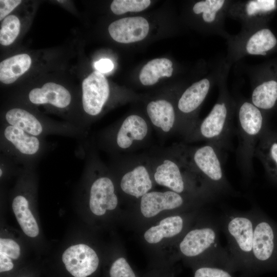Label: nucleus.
<instances>
[{
	"mask_svg": "<svg viewBox=\"0 0 277 277\" xmlns=\"http://www.w3.org/2000/svg\"><path fill=\"white\" fill-rule=\"evenodd\" d=\"M62 261L67 270L74 277H87L97 270L99 265L96 252L84 244L68 247L63 253Z\"/></svg>",
	"mask_w": 277,
	"mask_h": 277,
	"instance_id": "14",
	"label": "nucleus"
},
{
	"mask_svg": "<svg viewBox=\"0 0 277 277\" xmlns=\"http://www.w3.org/2000/svg\"><path fill=\"white\" fill-rule=\"evenodd\" d=\"M182 145L191 170L208 193L215 200L222 195L236 194L224 173L222 149L210 143L199 147Z\"/></svg>",
	"mask_w": 277,
	"mask_h": 277,
	"instance_id": "5",
	"label": "nucleus"
},
{
	"mask_svg": "<svg viewBox=\"0 0 277 277\" xmlns=\"http://www.w3.org/2000/svg\"><path fill=\"white\" fill-rule=\"evenodd\" d=\"M20 27V21L16 16L10 15L6 17L1 27V44L8 46L13 43L19 34Z\"/></svg>",
	"mask_w": 277,
	"mask_h": 277,
	"instance_id": "26",
	"label": "nucleus"
},
{
	"mask_svg": "<svg viewBox=\"0 0 277 277\" xmlns=\"http://www.w3.org/2000/svg\"><path fill=\"white\" fill-rule=\"evenodd\" d=\"M149 29L147 21L141 16L121 18L112 22L108 27L109 33L114 41L125 44L143 39Z\"/></svg>",
	"mask_w": 277,
	"mask_h": 277,
	"instance_id": "17",
	"label": "nucleus"
},
{
	"mask_svg": "<svg viewBox=\"0 0 277 277\" xmlns=\"http://www.w3.org/2000/svg\"><path fill=\"white\" fill-rule=\"evenodd\" d=\"M110 277H136L127 260L123 257L116 259L109 269Z\"/></svg>",
	"mask_w": 277,
	"mask_h": 277,
	"instance_id": "30",
	"label": "nucleus"
},
{
	"mask_svg": "<svg viewBox=\"0 0 277 277\" xmlns=\"http://www.w3.org/2000/svg\"><path fill=\"white\" fill-rule=\"evenodd\" d=\"M110 96L109 83L103 73L93 72L83 80L82 106L85 115L81 123L83 129L88 131L91 124L102 113Z\"/></svg>",
	"mask_w": 277,
	"mask_h": 277,
	"instance_id": "12",
	"label": "nucleus"
},
{
	"mask_svg": "<svg viewBox=\"0 0 277 277\" xmlns=\"http://www.w3.org/2000/svg\"><path fill=\"white\" fill-rule=\"evenodd\" d=\"M231 128L227 104L225 102L217 103L184 140L188 143L204 141L222 149L228 144Z\"/></svg>",
	"mask_w": 277,
	"mask_h": 277,
	"instance_id": "11",
	"label": "nucleus"
},
{
	"mask_svg": "<svg viewBox=\"0 0 277 277\" xmlns=\"http://www.w3.org/2000/svg\"><path fill=\"white\" fill-rule=\"evenodd\" d=\"M224 0H206L196 3L193 7V11L198 14L203 13V18L205 22L214 21L216 12L223 7Z\"/></svg>",
	"mask_w": 277,
	"mask_h": 277,
	"instance_id": "27",
	"label": "nucleus"
},
{
	"mask_svg": "<svg viewBox=\"0 0 277 277\" xmlns=\"http://www.w3.org/2000/svg\"><path fill=\"white\" fill-rule=\"evenodd\" d=\"M28 98L33 105H49L58 109H67L72 103L70 91L63 86L53 82H48L41 87L31 89Z\"/></svg>",
	"mask_w": 277,
	"mask_h": 277,
	"instance_id": "18",
	"label": "nucleus"
},
{
	"mask_svg": "<svg viewBox=\"0 0 277 277\" xmlns=\"http://www.w3.org/2000/svg\"><path fill=\"white\" fill-rule=\"evenodd\" d=\"M172 62L166 58L153 59L148 62L142 68L139 78L145 86H151L156 83L162 77H170L173 72Z\"/></svg>",
	"mask_w": 277,
	"mask_h": 277,
	"instance_id": "22",
	"label": "nucleus"
},
{
	"mask_svg": "<svg viewBox=\"0 0 277 277\" xmlns=\"http://www.w3.org/2000/svg\"><path fill=\"white\" fill-rule=\"evenodd\" d=\"M209 88V81L204 78L189 87L177 101V109L181 114L178 118L177 133L184 140L197 126L193 115L204 101Z\"/></svg>",
	"mask_w": 277,
	"mask_h": 277,
	"instance_id": "13",
	"label": "nucleus"
},
{
	"mask_svg": "<svg viewBox=\"0 0 277 277\" xmlns=\"http://www.w3.org/2000/svg\"><path fill=\"white\" fill-rule=\"evenodd\" d=\"M263 128V118L260 109L251 103H243L238 112L236 155L239 166L246 180L253 174L252 160Z\"/></svg>",
	"mask_w": 277,
	"mask_h": 277,
	"instance_id": "9",
	"label": "nucleus"
},
{
	"mask_svg": "<svg viewBox=\"0 0 277 277\" xmlns=\"http://www.w3.org/2000/svg\"><path fill=\"white\" fill-rule=\"evenodd\" d=\"M220 230L219 217L207 215L201 224L184 235L179 245L180 252L184 258L195 261L194 267L217 265L232 272L227 248L220 244Z\"/></svg>",
	"mask_w": 277,
	"mask_h": 277,
	"instance_id": "2",
	"label": "nucleus"
},
{
	"mask_svg": "<svg viewBox=\"0 0 277 277\" xmlns=\"http://www.w3.org/2000/svg\"><path fill=\"white\" fill-rule=\"evenodd\" d=\"M250 277L277 271V222L256 206Z\"/></svg>",
	"mask_w": 277,
	"mask_h": 277,
	"instance_id": "7",
	"label": "nucleus"
},
{
	"mask_svg": "<svg viewBox=\"0 0 277 277\" xmlns=\"http://www.w3.org/2000/svg\"><path fill=\"white\" fill-rule=\"evenodd\" d=\"M94 66L95 68L102 73L110 72L114 68L113 62L107 58L100 60L95 63Z\"/></svg>",
	"mask_w": 277,
	"mask_h": 277,
	"instance_id": "35",
	"label": "nucleus"
},
{
	"mask_svg": "<svg viewBox=\"0 0 277 277\" xmlns=\"http://www.w3.org/2000/svg\"><path fill=\"white\" fill-rule=\"evenodd\" d=\"M153 130L149 120L137 114H130L100 131L96 137V147L111 156L131 154L150 142Z\"/></svg>",
	"mask_w": 277,
	"mask_h": 277,
	"instance_id": "4",
	"label": "nucleus"
},
{
	"mask_svg": "<svg viewBox=\"0 0 277 277\" xmlns=\"http://www.w3.org/2000/svg\"><path fill=\"white\" fill-rule=\"evenodd\" d=\"M22 2L20 0H1L0 1V20L7 17L13 9Z\"/></svg>",
	"mask_w": 277,
	"mask_h": 277,
	"instance_id": "34",
	"label": "nucleus"
},
{
	"mask_svg": "<svg viewBox=\"0 0 277 277\" xmlns=\"http://www.w3.org/2000/svg\"><path fill=\"white\" fill-rule=\"evenodd\" d=\"M149 121L160 137L166 138L178 132V117L173 104L165 99L150 101L146 106Z\"/></svg>",
	"mask_w": 277,
	"mask_h": 277,
	"instance_id": "15",
	"label": "nucleus"
},
{
	"mask_svg": "<svg viewBox=\"0 0 277 277\" xmlns=\"http://www.w3.org/2000/svg\"><path fill=\"white\" fill-rule=\"evenodd\" d=\"M31 59L27 54H19L4 60L0 63V81L5 84L14 83L31 66Z\"/></svg>",
	"mask_w": 277,
	"mask_h": 277,
	"instance_id": "21",
	"label": "nucleus"
},
{
	"mask_svg": "<svg viewBox=\"0 0 277 277\" xmlns=\"http://www.w3.org/2000/svg\"><path fill=\"white\" fill-rule=\"evenodd\" d=\"M108 165L113 176L119 177L120 188L124 194L138 199L152 188L153 179L147 154L112 156Z\"/></svg>",
	"mask_w": 277,
	"mask_h": 277,
	"instance_id": "6",
	"label": "nucleus"
},
{
	"mask_svg": "<svg viewBox=\"0 0 277 277\" xmlns=\"http://www.w3.org/2000/svg\"><path fill=\"white\" fill-rule=\"evenodd\" d=\"M27 194L18 193L14 196L12 208L23 232L28 236L35 238L39 233L38 224L29 209Z\"/></svg>",
	"mask_w": 277,
	"mask_h": 277,
	"instance_id": "20",
	"label": "nucleus"
},
{
	"mask_svg": "<svg viewBox=\"0 0 277 277\" xmlns=\"http://www.w3.org/2000/svg\"><path fill=\"white\" fill-rule=\"evenodd\" d=\"M1 123L16 127L31 135L43 138L49 135H58L82 141L85 140L88 134L87 131L68 122L48 120L18 107L7 110Z\"/></svg>",
	"mask_w": 277,
	"mask_h": 277,
	"instance_id": "10",
	"label": "nucleus"
},
{
	"mask_svg": "<svg viewBox=\"0 0 277 277\" xmlns=\"http://www.w3.org/2000/svg\"><path fill=\"white\" fill-rule=\"evenodd\" d=\"M49 148L45 138L31 135L15 126L1 123L0 150L21 167L36 168Z\"/></svg>",
	"mask_w": 277,
	"mask_h": 277,
	"instance_id": "8",
	"label": "nucleus"
},
{
	"mask_svg": "<svg viewBox=\"0 0 277 277\" xmlns=\"http://www.w3.org/2000/svg\"><path fill=\"white\" fill-rule=\"evenodd\" d=\"M147 154L153 181L159 185L208 202L215 200L197 185L199 182L188 163L182 144L154 149Z\"/></svg>",
	"mask_w": 277,
	"mask_h": 277,
	"instance_id": "1",
	"label": "nucleus"
},
{
	"mask_svg": "<svg viewBox=\"0 0 277 277\" xmlns=\"http://www.w3.org/2000/svg\"><path fill=\"white\" fill-rule=\"evenodd\" d=\"M184 216L175 215L163 219L160 223L151 227L144 237L150 244L159 243L164 238H171L180 235L184 230L187 221Z\"/></svg>",
	"mask_w": 277,
	"mask_h": 277,
	"instance_id": "19",
	"label": "nucleus"
},
{
	"mask_svg": "<svg viewBox=\"0 0 277 277\" xmlns=\"http://www.w3.org/2000/svg\"><path fill=\"white\" fill-rule=\"evenodd\" d=\"M21 167L18 165L9 156L1 153L0 155V177L3 179L4 176L15 172H18Z\"/></svg>",
	"mask_w": 277,
	"mask_h": 277,
	"instance_id": "33",
	"label": "nucleus"
},
{
	"mask_svg": "<svg viewBox=\"0 0 277 277\" xmlns=\"http://www.w3.org/2000/svg\"><path fill=\"white\" fill-rule=\"evenodd\" d=\"M149 0H114L110 6L115 14H122L127 12H140L146 9L150 4Z\"/></svg>",
	"mask_w": 277,
	"mask_h": 277,
	"instance_id": "28",
	"label": "nucleus"
},
{
	"mask_svg": "<svg viewBox=\"0 0 277 277\" xmlns=\"http://www.w3.org/2000/svg\"><path fill=\"white\" fill-rule=\"evenodd\" d=\"M189 197H195L171 190L164 192L150 191L141 198V212L144 216L152 217L164 210L178 209L186 206L189 202Z\"/></svg>",
	"mask_w": 277,
	"mask_h": 277,
	"instance_id": "16",
	"label": "nucleus"
},
{
	"mask_svg": "<svg viewBox=\"0 0 277 277\" xmlns=\"http://www.w3.org/2000/svg\"><path fill=\"white\" fill-rule=\"evenodd\" d=\"M277 41L272 32L263 29L253 34L247 41L246 49L250 54L266 55V52L273 48Z\"/></svg>",
	"mask_w": 277,
	"mask_h": 277,
	"instance_id": "24",
	"label": "nucleus"
},
{
	"mask_svg": "<svg viewBox=\"0 0 277 277\" xmlns=\"http://www.w3.org/2000/svg\"><path fill=\"white\" fill-rule=\"evenodd\" d=\"M219 219L227 239L232 272L239 271V277H250L255 221L253 208L247 212L227 210Z\"/></svg>",
	"mask_w": 277,
	"mask_h": 277,
	"instance_id": "3",
	"label": "nucleus"
},
{
	"mask_svg": "<svg viewBox=\"0 0 277 277\" xmlns=\"http://www.w3.org/2000/svg\"><path fill=\"white\" fill-rule=\"evenodd\" d=\"M21 253L19 245L11 239H0V272L11 270L14 267L12 260L17 259Z\"/></svg>",
	"mask_w": 277,
	"mask_h": 277,
	"instance_id": "25",
	"label": "nucleus"
},
{
	"mask_svg": "<svg viewBox=\"0 0 277 277\" xmlns=\"http://www.w3.org/2000/svg\"><path fill=\"white\" fill-rule=\"evenodd\" d=\"M277 100V82H265L258 86L252 94V104L259 109H269Z\"/></svg>",
	"mask_w": 277,
	"mask_h": 277,
	"instance_id": "23",
	"label": "nucleus"
},
{
	"mask_svg": "<svg viewBox=\"0 0 277 277\" xmlns=\"http://www.w3.org/2000/svg\"><path fill=\"white\" fill-rule=\"evenodd\" d=\"M193 277H235L233 272L217 265H202L194 268Z\"/></svg>",
	"mask_w": 277,
	"mask_h": 277,
	"instance_id": "29",
	"label": "nucleus"
},
{
	"mask_svg": "<svg viewBox=\"0 0 277 277\" xmlns=\"http://www.w3.org/2000/svg\"><path fill=\"white\" fill-rule=\"evenodd\" d=\"M254 155L265 160H269L277 169V142H273L268 147L261 141L258 142ZM277 177V173L275 175Z\"/></svg>",
	"mask_w": 277,
	"mask_h": 277,
	"instance_id": "31",
	"label": "nucleus"
},
{
	"mask_svg": "<svg viewBox=\"0 0 277 277\" xmlns=\"http://www.w3.org/2000/svg\"><path fill=\"white\" fill-rule=\"evenodd\" d=\"M275 7V1L257 0L248 3L246 12L249 15H252L259 12H266L273 10Z\"/></svg>",
	"mask_w": 277,
	"mask_h": 277,
	"instance_id": "32",
	"label": "nucleus"
}]
</instances>
